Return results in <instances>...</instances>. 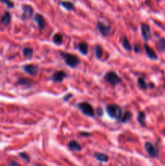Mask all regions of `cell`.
<instances>
[{
    "mask_svg": "<svg viewBox=\"0 0 165 166\" xmlns=\"http://www.w3.org/2000/svg\"><path fill=\"white\" fill-rule=\"evenodd\" d=\"M106 111L111 118L116 120H121L122 118V110L121 108L118 105L111 104L106 106Z\"/></svg>",
    "mask_w": 165,
    "mask_h": 166,
    "instance_id": "6da1fadb",
    "label": "cell"
},
{
    "mask_svg": "<svg viewBox=\"0 0 165 166\" xmlns=\"http://www.w3.org/2000/svg\"><path fill=\"white\" fill-rule=\"evenodd\" d=\"M61 56L62 57V58L65 61V63H67V66L70 67L75 68L80 63V60L79 57L75 55V54H71V53H65V52H60Z\"/></svg>",
    "mask_w": 165,
    "mask_h": 166,
    "instance_id": "7a4b0ae2",
    "label": "cell"
},
{
    "mask_svg": "<svg viewBox=\"0 0 165 166\" xmlns=\"http://www.w3.org/2000/svg\"><path fill=\"white\" fill-rule=\"evenodd\" d=\"M104 80L112 86H116L121 83V79L117 73L113 71H108L104 76Z\"/></svg>",
    "mask_w": 165,
    "mask_h": 166,
    "instance_id": "3957f363",
    "label": "cell"
},
{
    "mask_svg": "<svg viewBox=\"0 0 165 166\" xmlns=\"http://www.w3.org/2000/svg\"><path fill=\"white\" fill-rule=\"evenodd\" d=\"M78 108L82 111L83 114H85L87 116L93 117L95 114L93 107L91 105V104L88 102H80V104H78Z\"/></svg>",
    "mask_w": 165,
    "mask_h": 166,
    "instance_id": "277c9868",
    "label": "cell"
},
{
    "mask_svg": "<svg viewBox=\"0 0 165 166\" xmlns=\"http://www.w3.org/2000/svg\"><path fill=\"white\" fill-rule=\"evenodd\" d=\"M145 149H146V152L148 153V155L151 157L156 158V157H158V156H159V149L154 144H151V142H146L145 144Z\"/></svg>",
    "mask_w": 165,
    "mask_h": 166,
    "instance_id": "5b68a950",
    "label": "cell"
},
{
    "mask_svg": "<svg viewBox=\"0 0 165 166\" xmlns=\"http://www.w3.org/2000/svg\"><path fill=\"white\" fill-rule=\"evenodd\" d=\"M67 76V73L63 71H55L53 74V75L50 77V79L52 81L55 83H61L63 81V79Z\"/></svg>",
    "mask_w": 165,
    "mask_h": 166,
    "instance_id": "8992f818",
    "label": "cell"
},
{
    "mask_svg": "<svg viewBox=\"0 0 165 166\" xmlns=\"http://www.w3.org/2000/svg\"><path fill=\"white\" fill-rule=\"evenodd\" d=\"M23 70L27 74L32 75V76H35L38 73V67L34 64H27L24 66H23Z\"/></svg>",
    "mask_w": 165,
    "mask_h": 166,
    "instance_id": "52a82bcc",
    "label": "cell"
},
{
    "mask_svg": "<svg viewBox=\"0 0 165 166\" xmlns=\"http://www.w3.org/2000/svg\"><path fill=\"white\" fill-rule=\"evenodd\" d=\"M96 27L98 28L100 32L103 36H105V37L108 36V35L109 34V32H110V27L105 25V23L99 21V22L97 23V25H96Z\"/></svg>",
    "mask_w": 165,
    "mask_h": 166,
    "instance_id": "ba28073f",
    "label": "cell"
},
{
    "mask_svg": "<svg viewBox=\"0 0 165 166\" xmlns=\"http://www.w3.org/2000/svg\"><path fill=\"white\" fill-rule=\"evenodd\" d=\"M34 13V10L30 5H24L23 6V18L28 19L31 18Z\"/></svg>",
    "mask_w": 165,
    "mask_h": 166,
    "instance_id": "9c48e42d",
    "label": "cell"
},
{
    "mask_svg": "<svg viewBox=\"0 0 165 166\" xmlns=\"http://www.w3.org/2000/svg\"><path fill=\"white\" fill-rule=\"evenodd\" d=\"M141 30H142V35L145 40H149L151 37V32L150 28L149 25L146 24H143L141 26Z\"/></svg>",
    "mask_w": 165,
    "mask_h": 166,
    "instance_id": "30bf717a",
    "label": "cell"
},
{
    "mask_svg": "<svg viewBox=\"0 0 165 166\" xmlns=\"http://www.w3.org/2000/svg\"><path fill=\"white\" fill-rule=\"evenodd\" d=\"M34 21L37 23V27L40 30L44 29V25H45V20H44V17L41 16V14H37L34 17Z\"/></svg>",
    "mask_w": 165,
    "mask_h": 166,
    "instance_id": "8fae6325",
    "label": "cell"
},
{
    "mask_svg": "<svg viewBox=\"0 0 165 166\" xmlns=\"http://www.w3.org/2000/svg\"><path fill=\"white\" fill-rule=\"evenodd\" d=\"M68 147L69 149L71 151H75V152H80L82 150V147L79 143L75 140H71L69 142L68 144Z\"/></svg>",
    "mask_w": 165,
    "mask_h": 166,
    "instance_id": "7c38bea8",
    "label": "cell"
},
{
    "mask_svg": "<svg viewBox=\"0 0 165 166\" xmlns=\"http://www.w3.org/2000/svg\"><path fill=\"white\" fill-rule=\"evenodd\" d=\"M144 49H145V51H146V53L147 56L149 57L151 59H157V54L156 53V52L150 47L149 45L147 44L144 45Z\"/></svg>",
    "mask_w": 165,
    "mask_h": 166,
    "instance_id": "4fadbf2b",
    "label": "cell"
},
{
    "mask_svg": "<svg viewBox=\"0 0 165 166\" xmlns=\"http://www.w3.org/2000/svg\"><path fill=\"white\" fill-rule=\"evenodd\" d=\"M11 22V14L8 12H5L1 17V23L4 26H7Z\"/></svg>",
    "mask_w": 165,
    "mask_h": 166,
    "instance_id": "5bb4252c",
    "label": "cell"
},
{
    "mask_svg": "<svg viewBox=\"0 0 165 166\" xmlns=\"http://www.w3.org/2000/svg\"><path fill=\"white\" fill-rule=\"evenodd\" d=\"M78 50H80V52L83 55H86L88 54V44L82 41V42H80V44L78 45Z\"/></svg>",
    "mask_w": 165,
    "mask_h": 166,
    "instance_id": "9a60e30c",
    "label": "cell"
},
{
    "mask_svg": "<svg viewBox=\"0 0 165 166\" xmlns=\"http://www.w3.org/2000/svg\"><path fill=\"white\" fill-rule=\"evenodd\" d=\"M94 157L97 160L100 162H107L108 160V157L105 153H101V152H96L94 155Z\"/></svg>",
    "mask_w": 165,
    "mask_h": 166,
    "instance_id": "2e32d148",
    "label": "cell"
},
{
    "mask_svg": "<svg viewBox=\"0 0 165 166\" xmlns=\"http://www.w3.org/2000/svg\"><path fill=\"white\" fill-rule=\"evenodd\" d=\"M138 122H139V124L142 126H146V114L144 112H139L137 117Z\"/></svg>",
    "mask_w": 165,
    "mask_h": 166,
    "instance_id": "e0dca14e",
    "label": "cell"
},
{
    "mask_svg": "<svg viewBox=\"0 0 165 166\" xmlns=\"http://www.w3.org/2000/svg\"><path fill=\"white\" fill-rule=\"evenodd\" d=\"M138 84L139 85L140 88L143 89V90H146L149 87V84L146 83L145 79L143 78V77H139V78L138 79Z\"/></svg>",
    "mask_w": 165,
    "mask_h": 166,
    "instance_id": "ac0fdd59",
    "label": "cell"
},
{
    "mask_svg": "<svg viewBox=\"0 0 165 166\" xmlns=\"http://www.w3.org/2000/svg\"><path fill=\"white\" fill-rule=\"evenodd\" d=\"M156 46L158 48V50L161 52H164L165 51V39L164 38H159L157 43H156Z\"/></svg>",
    "mask_w": 165,
    "mask_h": 166,
    "instance_id": "d6986e66",
    "label": "cell"
},
{
    "mask_svg": "<svg viewBox=\"0 0 165 166\" xmlns=\"http://www.w3.org/2000/svg\"><path fill=\"white\" fill-rule=\"evenodd\" d=\"M121 42L125 50H126L127 51L131 50V45H130V41H128V39L124 37V38H121Z\"/></svg>",
    "mask_w": 165,
    "mask_h": 166,
    "instance_id": "ffe728a7",
    "label": "cell"
},
{
    "mask_svg": "<svg viewBox=\"0 0 165 166\" xmlns=\"http://www.w3.org/2000/svg\"><path fill=\"white\" fill-rule=\"evenodd\" d=\"M61 6L67 11H73L75 10V5L70 2H61Z\"/></svg>",
    "mask_w": 165,
    "mask_h": 166,
    "instance_id": "44dd1931",
    "label": "cell"
},
{
    "mask_svg": "<svg viewBox=\"0 0 165 166\" xmlns=\"http://www.w3.org/2000/svg\"><path fill=\"white\" fill-rule=\"evenodd\" d=\"M32 83V81L29 79H26V78H20L18 79L17 81V84L19 85H24V86H29L30 87L31 86V84Z\"/></svg>",
    "mask_w": 165,
    "mask_h": 166,
    "instance_id": "7402d4cb",
    "label": "cell"
},
{
    "mask_svg": "<svg viewBox=\"0 0 165 166\" xmlns=\"http://www.w3.org/2000/svg\"><path fill=\"white\" fill-rule=\"evenodd\" d=\"M23 54L24 58H31L33 54V50L29 47H25L23 49Z\"/></svg>",
    "mask_w": 165,
    "mask_h": 166,
    "instance_id": "603a6c76",
    "label": "cell"
},
{
    "mask_svg": "<svg viewBox=\"0 0 165 166\" xmlns=\"http://www.w3.org/2000/svg\"><path fill=\"white\" fill-rule=\"evenodd\" d=\"M53 41H54L55 44L57 45H61L62 43V41H63V39H62V36L59 33H57V34H55L54 36V38H53Z\"/></svg>",
    "mask_w": 165,
    "mask_h": 166,
    "instance_id": "cb8c5ba5",
    "label": "cell"
},
{
    "mask_svg": "<svg viewBox=\"0 0 165 166\" xmlns=\"http://www.w3.org/2000/svg\"><path fill=\"white\" fill-rule=\"evenodd\" d=\"M131 118H132V113H130V111H126V113H124V115H122L121 121L125 123V122H129Z\"/></svg>",
    "mask_w": 165,
    "mask_h": 166,
    "instance_id": "d4e9b609",
    "label": "cell"
},
{
    "mask_svg": "<svg viewBox=\"0 0 165 166\" xmlns=\"http://www.w3.org/2000/svg\"><path fill=\"white\" fill-rule=\"evenodd\" d=\"M102 53H103V49H102L99 45H97L96 46H95V57L98 58V59H100V58H101L102 56Z\"/></svg>",
    "mask_w": 165,
    "mask_h": 166,
    "instance_id": "484cf974",
    "label": "cell"
},
{
    "mask_svg": "<svg viewBox=\"0 0 165 166\" xmlns=\"http://www.w3.org/2000/svg\"><path fill=\"white\" fill-rule=\"evenodd\" d=\"M19 157H21L22 159L25 160L26 162H28L29 163V161H30V157L29 156V154L26 153V152H20L19 154Z\"/></svg>",
    "mask_w": 165,
    "mask_h": 166,
    "instance_id": "4316f807",
    "label": "cell"
},
{
    "mask_svg": "<svg viewBox=\"0 0 165 166\" xmlns=\"http://www.w3.org/2000/svg\"><path fill=\"white\" fill-rule=\"evenodd\" d=\"M3 3H5V4H6L7 5V6L8 7H10V8H11V7H13L14 6V3H12V2H8V1H2Z\"/></svg>",
    "mask_w": 165,
    "mask_h": 166,
    "instance_id": "83f0119b",
    "label": "cell"
},
{
    "mask_svg": "<svg viewBox=\"0 0 165 166\" xmlns=\"http://www.w3.org/2000/svg\"><path fill=\"white\" fill-rule=\"evenodd\" d=\"M96 113H97V115L100 117H101L103 115V110H102L101 108H98L97 110H96Z\"/></svg>",
    "mask_w": 165,
    "mask_h": 166,
    "instance_id": "f1b7e54d",
    "label": "cell"
},
{
    "mask_svg": "<svg viewBox=\"0 0 165 166\" xmlns=\"http://www.w3.org/2000/svg\"><path fill=\"white\" fill-rule=\"evenodd\" d=\"M8 165L9 166H21L19 163H17V162H16V161H11V162H9V164H8Z\"/></svg>",
    "mask_w": 165,
    "mask_h": 166,
    "instance_id": "f546056e",
    "label": "cell"
},
{
    "mask_svg": "<svg viewBox=\"0 0 165 166\" xmlns=\"http://www.w3.org/2000/svg\"><path fill=\"white\" fill-rule=\"evenodd\" d=\"M133 50H134V52H135V53H139V51L141 49H140L139 45H134V47H133Z\"/></svg>",
    "mask_w": 165,
    "mask_h": 166,
    "instance_id": "4dcf8cb0",
    "label": "cell"
},
{
    "mask_svg": "<svg viewBox=\"0 0 165 166\" xmlns=\"http://www.w3.org/2000/svg\"><path fill=\"white\" fill-rule=\"evenodd\" d=\"M72 96H73V95L70 94V93H69V94H67V96H65V97H64L63 100H64V101H67V100H69V99H70V97H72Z\"/></svg>",
    "mask_w": 165,
    "mask_h": 166,
    "instance_id": "1f68e13d",
    "label": "cell"
},
{
    "mask_svg": "<svg viewBox=\"0 0 165 166\" xmlns=\"http://www.w3.org/2000/svg\"><path fill=\"white\" fill-rule=\"evenodd\" d=\"M80 135H86V136H90V135H92V134H90V133H87V132H81L80 133Z\"/></svg>",
    "mask_w": 165,
    "mask_h": 166,
    "instance_id": "d6a6232c",
    "label": "cell"
},
{
    "mask_svg": "<svg viewBox=\"0 0 165 166\" xmlns=\"http://www.w3.org/2000/svg\"><path fill=\"white\" fill-rule=\"evenodd\" d=\"M36 166H41V165H36Z\"/></svg>",
    "mask_w": 165,
    "mask_h": 166,
    "instance_id": "836d02e7",
    "label": "cell"
}]
</instances>
